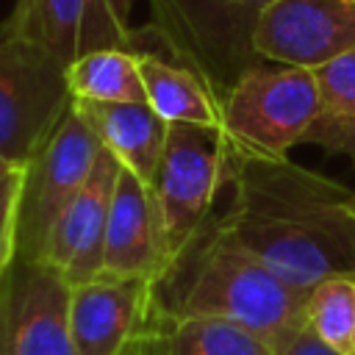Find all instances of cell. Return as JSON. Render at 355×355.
I'll return each mask as SVG.
<instances>
[{
	"mask_svg": "<svg viewBox=\"0 0 355 355\" xmlns=\"http://www.w3.org/2000/svg\"><path fill=\"white\" fill-rule=\"evenodd\" d=\"M305 324L341 355H355V277H324L308 291Z\"/></svg>",
	"mask_w": 355,
	"mask_h": 355,
	"instance_id": "obj_19",
	"label": "cell"
},
{
	"mask_svg": "<svg viewBox=\"0 0 355 355\" xmlns=\"http://www.w3.org/2000/svg\"><path fill=\"white\" fill-rule=\"evenodd\" d=\"M347 205H349V211H352V214H355V189H352V191H349V200H347Z\"/></svg>",
	"mask_w": 355,
	"mask_h": 355,
	"instance_id": "obj_23",
	"label": "cell"
},
{
	"mask_svg": "<svg viewBox=\"0 0 355 355\" xmlns=\"http://www.w3.org/2000/svg\"><path fill=\"white\" fill-rule=\"evenodd\" d=\"M141 355H272V344L244 324L208 316L150 319Z\"/></svg>",
	"mask_w": 355,
	"mask_h": 355,
	"instance_id": "obj_15",
	"label": "cell"
},
{
	"mask_svg": "<svg viewBox=\"0 0 355 355\" xmlns=\"http://www.w3.org/2000/svg\"><path fill=\"white\" fill-rule=\"evenodd\" d=\"M22 178L25 169H17L6 180H0V277L17 261V219H19Z\"/></svg>",
	"mask_w": 355,
	"mask_h": 355,
	"instance_id": "obj_20",
	"label": "cell"
},
{
	"mask_svg": "<svg viewBox=\"0 0 355 355\" xmlns=\"http://www.w3.org/2000/svg\"><path fill=\"white\" fill-rule=\"evenodd\" d=\"M233 180V164L225 153L219 128L172 122L164 153L150 180L161 211L169 255L214 214V200Z\"/></svg>",
	"mask_w": 355,
	"mask_h": 355,
	"instance_id": "obj_7",
	"label": "cell"
},
{
	"mask_svg": "<svg viewBox=\"0 0 355 355\" xmlns=\"http://www.w3.org/2000/svg\"><path fill=\"white\" fill-rule=\"evenodd\" d=\"M72 103L97 133L103 150H108L122 169L133 172L150 186L164 153L169 122L161 119L150 103Z\"/></svg>",
	"mask_w": 355,
	"mask_h": 355,
	"instance_id": "obj_14",
	"label": "cell"
},
{
	"mask_svg": "<svg viewBox=\"0 0 355 355\" xmlns=\"http://www.w3.org/2000/svg\"><path fill=\"white\" fill-rule=\"evenodd\" d=\"M119 169L116 158L108 150H100L89 180L53 225L42 263L55 266L69 286H80L103 275L105 227Z\"/></svg>",
	"mask_w": 355,
	"mask_h": 355,
	"instance_id": "obj_12",
	"label": "cell"
},
{
	"mask_svg": "<svg viewBox=\"0 0 355 355\" xmlns=\"http://www.w3.org/2000/svg\"><path fill=\"white\" fill-rule=\"evenodd\" d=\"M17 169H22V166H14L11 161H6L3 155H0V180H6L11 172H17Z\"/></svg>",
	"mask_w": 355,
	"mask_h": 355,
	"instance_id": "obj_22",
	"label": "cell"
},
{
	"mask_svg": "<svg viewBox=\"0 0 355 355\" xmlns=\"http://www.w3.org/2000/svg\"><path fill=\"white\" fill-rule=\"evenodd\" d=\"M305 291L288 286L241 247L216 214L150 280V319H227L266 341L305 324Z\"/></svg>",
	"mask_w": 355,
	"mask_h": 355,
	"instance_id": "obj_2",
	"label": "cell"
},
{
	"mask_svg": "<svg viewBox=\"0 0 355 355\" xmlns=\"http://www.w3.org/2000/svg\"><path fill=\"white\" fill-rule=\"evenodd\" d=\"M72 100L89 103H147L139 50L111 47L80 55L67 67Z\"/></svg>",
	"mask_w": 355,
	"mask_h": 355,
	"instance_id": "obj_18",
	"label": "cell"
},
{
	"mask_svg": "<svg viewBox=\"0 0 355 355\" xmlns=\"http://www.w3.org/2000/svg\"><path fill=\"white\" fill-rule=\"evenodd\" d=\"M269 344H272V355H341L338 349L324 344L308 324L291 327L277 338H272Z\"/></svg>",
	"mask_w": 355,
	"mask_h": 355,
	"instance_id": "obj_21",
	"label": "cell"
},
{
	"mask_svg": "<svg viewBox=\"0 0 355 355\" xmlns=\"http://www.w3.org/2000/svg\"><path fill=\"white\" fill-rule=\"evenodd\" d=\"M125 355H141V347H139V344H136V347H130V349H128V352H125Z\"/></svg>",
	"mask_w": 355,
	"mask_h": 355,
	"instance_id": "obj_24",
	"label": "cell"
},
{
	"mask_svg": "<svg viewBox=\"0 0 355 355\" xmlns=\"http://www.w3.org/2000/svg\"><path fill=\"white\" fill-rule=\"evenodd\" d=\"M275 0H150V31L172 61L191 69L222 103L233 83L252 67V33Z\"/></svg>",
	"mask_w": 355,
	"mask_h": 355,
	"instance_id": "obj_4",
	"label": "cell"
},
{
	"mask_svg": "<svg viewBox=\"0 0 355 355\" xmlns=\"http://www.w3.org/2000/svg\"><path fill=\"white\" fill-rule=\"evenodd\" d=\"M219 216L230 236L297 291L324 277H355V214L347 186L300 164L247 161Z\"/></svg>",
	"mask_w": 355,
	"mask_h": 355,
	"instance_id": "obj_1",
	"label": "cell"
},
{
	"mask_svg": "<svg viewBox=\"0 0 355 355\" xmlns=\"http://www.w3.org/2000/svg\"><path fill=\"white\" fill-rule=\"evenodd\" d=\"M319 92L313 69L252 67L219 103V136L233 175L247 161H283L305 141L316 116Z\"/></svg>",
	"mask_w": 355,
	"mask_h": 355,
	"instance_id": "obj_3",
	"label": "cell"
},
{
	"mask_svg": "<svg viewBox=\"0 0 355 355\" xmlns=\"http://www.w3.org/2000/svg\"><path fill=\"white\" fill-rule=\"evenodd\" d=\"M0 355H75L69 283L55 266L17 258L0 277Z\"/></svg>",
	"mask_w": 355,
	"mask_h": 355,
	"instance_id": "obj_8",
	"label": "cell"
},
{
	"mask_svg": "<svg viewBox=\"0 0 355 355\" xmlns=\"http://www.w3.org/2000/svg\"><path fill=\"white\" fill-rule=\"evenodd\" d=\"M8 19L67 67L94 50H139L125 0H17Z\"/></svg>",
	"mask_w": 355,
	"mask_h": 355,
	"instance_id": "obj_10",
	"label": "cell"
},
{
	"mask_svg": "<svg viewBox=\"0 0 355 355\" xmlns=\"http://www.w3.org/2000/svg\"><path fill=\"white\" fill-rule=\"evenodd\" d=\"M150 327V280L108 277L69 286L75 355H125Z\"/></svg>",
	"mask_w": 355,
	"mask_h": 355,
	"instance_id": "obj_11",
	"label": "cell"
},
{
	"mask_svg": "<svg viewBox=\"0 0 355 355\" xmlns=\"http://www.w3.org/2000/svg\"><path fill=\"white\" fill-rule=\"evenodd\" d=\"M166 258L169 250L153 189L133 172L119 169L105 227L103 275L153 280Z\"/></svg>",
	"mask_w": 355,
	"mask_h": 355,
	"instance_id": "obj_13",
	"label": "cell"
},
{
	"mask_svg": "<svg viewBox=\"0 0 355 355\" xmlns=\"http://www.w3.org/2000/svg\"><path fill=\"white\" fill-rule=\"evenodd\" d=\"M252 47L261 61L319 69L355 50V0H275L255 25Z\"/></svg>",
	"mask_w": 355,
	"mask_h": 355,
	"instance_id": "obj_9",
	"label": "cell"
},
{
	"mask_svg": "<svg viewBox=\"0 0 355 355\" xmlns=\"http://www.w3.org/2000/svg\"><path fill=\"white\" fill-rule=\"evenodd\" d=\"M139 69L147 103L161 119L219 128V103L191 69L150 50H139Z\"/></svg>",
	"mask_w": 355,
	"mask_h": 355,
	"instance_id": "obj_16",
	"label": "cell"
},
{
	"mask_svg": "<svg viewBox=\"0 0 355 355\" xmlns=\"http://www.w3.org/2000/svg\"><path fill=\"white\" fill-rule=\"evenodd\" d=\"M69 108L67 64L6 17L0 22V155L25 166Z\"/></svg>",
	"mask_w": 355,
	"mask_h": 355,
	"instance_id": "obj_5",
	"label": "cell"
},
{
	"mask_svg": "<svg viewBox=\"0 0 355 355\" xmlns=\"http://www.w3.org/2000/svg\"><path fill=\"white\" fill-rule=\"evenodd\" d=\"M313 75L319 105L305 141L355 164V50L313 69Z\"/></svg>",
	"mask_w": 355,
	"mask_h": 355,
	"instance_id": "obj_17",
	"label": "cell"
},
{
	"mask_svg": "<svg viewBox=\"0 0 355 355\" xmlns=\"http://www.w3.org/2000/svg\"><path fill=\"white\" fill-rule=\"evenodd\" d=\"M103 144L83 114L72 108L64 114L44 147L22 166V197L17 219V258L44 261V247L61 211L89 180Z\"/></svg>",
	"mask_w": 355,
	"mask_h": 355,
	"instance_id": "obj_6",
	"label": "cell"
}]
</instances>
